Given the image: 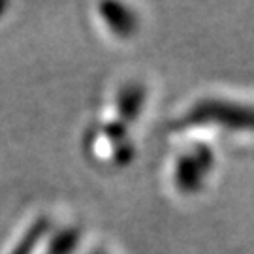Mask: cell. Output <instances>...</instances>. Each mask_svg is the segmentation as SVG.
I'll return each mask as SVG.
<instances>
[{
    "label": "cell",
    "mask_w": 254,
    "mask_h": 254,
    "mask_svg": "<svg viewBox=\"0 0 254 254\" xmlns=\"http://www.w3.org/2000/svg\"><path fill=\"white\" fill-rule=\"evenodd\" d=\"M81 226L51 211H40L11 239L4 254H79Z\"/></svg>",
    "instance_id": "obj_4"
},
{
    "label": "cell",
    "mask_w": 254,
    "mask_h": 254,
    "mask_svg": "<svg viewBox=\"0 0 254 254\" xmlns=\"http://www.w3.org/2000/svg\"><path fill=\"white\" fill-rule=\"evenodd\" d=\"M166 136L196 137L217 151L220 145L254 147V96L230 91L203 92L168 119Z\"/></svg>",
    "instance_id": "obj_2"
},
{
    "label": "cell",
    "mask_w": 254,
    "mask_h": 254,
    "mask_svg": "<svg viewBox=\"0 0 254 254\" xmlns=\"http://www.w3.org/2000/svg\"><path fill=\"white\" fill-rule=\"evenodd\" d=\"M151 87L139 75L117 79L83 125L81 153L102 172L125 170L136 160L137 136L151 108Z\"/></svg>",
    "instance_id": "obj_1"
},
{
    "label": "cell",
    "mask_w": 254,
    "mask_h": 254,
    "mask_svg": "<svg viewBox=\"0 0 254 254\" xmlns=\"http://www.w3.org/2000/svg\"><path fill=\"white\" fill-rule=\"evenodd\" d=\"M87 254H111L109 251H106V249H94V251H91V253Z\"/></svg>",
    "instance_id": "obj_6"
},
{
    "label": "cell",
    "mask_w": 254,
    "mask_h": 254,
    "mask_svg": "<svg viewBox=\"0 0 254 254\" xmlns=\"http://www.w3.org/2000/svg\"><path fill=\"white\" fill-rule=\"evenodd\" d=\"M220 172V151L196 137L166 136L162 177L177 198H198L209 190Z\"/></svg>",
    "instance_id": "obj_3"
},
{
    "label": "cell",
    "mask_w": 254,
    "mask_h": 254,
    "mask_svg": "<svg viewBox=\"0 0 254 254\" xmlns=\"http://www.w3.org/2000/svg\"><path fill=\"white\" fill-rule=\"evenodd\" d=\"M94 19L111 42H130L141 32V15L130 4H96Z\"/></svg>",
    "instance_id": "obj_5"
}]
</instances>
